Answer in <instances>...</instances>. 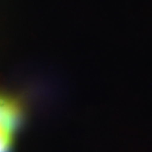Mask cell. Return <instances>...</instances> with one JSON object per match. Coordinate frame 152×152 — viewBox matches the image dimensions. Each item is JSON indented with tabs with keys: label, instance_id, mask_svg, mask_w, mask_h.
<instances>
[{
	"label": "cell",
	"instance_id": "obj_2",
	"mask_svg": "<svg viewBox=\"0 0 152 152\" xmlns=\"http://www.w3.org/2000/svg\"><path fill=\"white\" fill-rule=\"evenodd\" d=\"M13 140V133L10 131L0 129V152L10 151Z\"/></svg>",
	"mask_w": 152,
	"mask_h": 152
},
{
	"label": "cell",
	"instance_id": "obj_1",
	"mask_svg": "<svg viewBox=\"0 0 152 152\" xmlns=\"http://www.w3.org/2000/svg\"><path fill=\"white\" fill-rule=\"evenodd\" d=\"M18 110L11 102L0 98V129L14 133L18 121Z\"/></svg>",
	"mask_w": 152,
	"mask_h": 152
}]
</instances>
